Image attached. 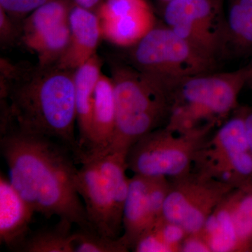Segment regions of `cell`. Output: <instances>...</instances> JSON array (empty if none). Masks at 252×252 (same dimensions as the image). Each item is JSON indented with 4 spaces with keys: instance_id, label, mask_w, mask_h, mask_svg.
I'll list each match as a JSON object with an SVG mask.
<instances>
[{
    "instance_id": "obj_6",
    "label": "cell",
    "mask_w": 252,
    "mask_h": 252,
    "mask_svg": "<svg viewBox=\"0 0 252 252\" xmlns=\"http://www.w3.org/2000/svg\"><path fill=\"white\" fill-rule=\"evenodd\" d=\"M132 65L167 85L186 78L212 72L213 59L171 28L154 27L131 51Z\"/></svg>"
},
{
    "instance_id": "obj_21",
    "label": "cell",
    "mask_w": 252,
    "mask_h": 252,
    "mask_svg": "<svg viewBox=\"0 0 252 252\" xmlns=\"http://www.w3.org/2000/svg\"><path fill=\"white\" fill-rule=\"evenodd\" d=\"M189 233L180 225L163 217L137 242L132 252H181Z\"/></svg>"
},
{
    "instance_id": "obj_7",
    "label": "cell",
    "mask_w": 252,
    "mask_h": 252,
    "mask_svg": "<svg viewBox=\"0 0 252 252\" xmlns=\"http://www.w3.org/2000/svg\"><path fill=\"white\" fill-rule=\"evenodd\" d=\"M213 129L176 132L165 126L149 132L126 155L127 170L136 175L175 180L193 170L195 157Z\"/></svg>"
},
{
    "instance_id": "obj_23",
    "label": "cell",
    "mask_w": 252,
    "mask_h": 252,
    "mask_svg": "<svg viewBox=\"0 0 252 252\" xmlns=\"http://www.w3.org/2000/svg\"><path fill=\"white\" fill-rule=\"evenodd\" d=\"M72 8L68 0H47L25 21L23 40L40 35L67 22Z\"/></svg>"
},
{
    "instance_id": "obj_16",
    "label": "cell",
    "mask_w": 252,
    "mask_h": 252,
    "mask_svg": "<svg viewBox=\"0 0 252 252\" xmlns=\"http://www.w3.org/2000/svg\"><path fill=\"white\" fill-rule=\"evenodd\" d=\"M102 35L119 46H133L155 27L151 8L111 21H100Z\"/></svg>"
},
{
    "instance_id": "obj_29",
    "label": "cell",
    "mask_w": 252,
    "mask_h": 252,
    "mask_svg": "<svg viewBox=\"0 0 252 252\" xmlns=\"http://www.w3.org/2000/svg\"><path fill=\"white\" fill-rule=\"evenodd\" d=\"M242 114L245 124L247 138L252 153V107L244 106L242 109Z\"/></svg>"
},
{
    "instance_id": "obj_10",
    "label": "cell",
    "mask_w": 252,
    "mask_h": 252,
    "mask_svg": "<svg viewBox=\"0 0 252 252\" xmlns=\"http://www.w3.org/2000/svg\"><path fill=\"white\" fill-rule=\"evenodd\" d=\"M167 27L216 59L227 46L223 0H172L163 11Z\"/></svg>"
},
{
    "instance_id": "obj_19",
    "label": "cell",
    "mask_w": 252,
    "mask_h": 252,
    "mask_svg": "<svg viewBox=\"0 0 252 252\" xmlns=\"http://www.w3.org/2000/svg\"><path fill=\"white\" fill-rule=\"evenodd\" d=\"M72 225L59 220L52 227L30 233L16 249L21 252H73Z\"/></svg>"
},
{
    "instance_id": "obj_24",
    "label": "cell",
    "mask_w": 252,
    "mask_h": 252,
    "mask_svg": "<svg viewBox=\"0 0 252 252\" xmlns=\"http://www.w3.org/2000/svg\"><path fill=\"white\" fill-rule=\"evenodd\" d=\"M73 252H128L120 238L104 236L89 228H78L72 235Z\"/></svg>"
},
{
    "instance_id": "obj_5",
    "label": "cell",
    "mask_w": 252,
    "mask_h": 252,
    "mask_svg": "<svg viewBox=\"0 0 252 252\" xmlns=\"http://www.w3.org/2000/svg\"><path fill=\"white\" fill-rule=\"evenodd\" d=\"M81 165L74 183L91 229L108 238H120L130 182L126 156L109 153Z\"/></svg>"
},
{
    "instance_id": "obj_9",
    "label": "cell",
    "mask_w": 252,
    "mask_h": 252,
    "mask_svg": "<svg viewBox=\"0 0 252 252\" xmlns=\"http://www.w3.org/2000/svg\"><path fill=\"white\" fill-rule=\"evenodd\" d=\"M234 189L192 170L170 180L163 217L180 225L189 234L200 233L217 205Z\"/></svg>"
},
{
    "instance_id": "obj_27",
    "label": "cell",
    "mask_w": 252,
    "mask_h": 252,
    "mask_svg": "<svg viewBox=\"0 0 252 252\" xmlns=\"http://www.w3.org/2000/svg\"><path fill=\"white\" fill-rule=\"evenodd\" d=\"M181 252H212L202 233H189L181 248Z\"/></svg>"
},
{
    "instance_id": "obj_3",
    "label": "cell",
    "mask_w": 252,
    "mask_h": 252,
    "mask_svg": "<svg viewBox=\"0 0 252 252\" xmlns=\"http://www.w3.org/2000/svg\"><path fill=\"white\" fill-rule=\"evenodd\" d=\"M247 78L245 67L199 74L170 84L165 127L182 133L219 127L239 107V95L247 86Z\"/></svg>"
},
{
    "instance_id": "obj_22",
    "label": "cell",
    "mask_w": 252,
    "mask_h": 252,
    "mask_svg": "<svg viewBox=\"0 0 252 252\" xmlns=\"http://www.w3.org/2000/svg\"><path fill=\"white\" fill-rule=\"evenodd\" d=\"M70 39L69 20L57 27L24 40L25 44L36 53L39 65L47 67L57 64L67 51Z\"/></svg>"
},
{
    "instance_id": "obj_4",
    "label": "cell",
    "mask_w": 252,
    "mask_h": 252,
    "mask_svg": "<svg viewBox=\"0 0 252 252\" xmlns=\"http://www.w3.org/2000/svg\"><path fill=\"white\" fill-rule=\"evenodd\" d=\"M111 69L116 125L107 154L118 153L126 157L137 141L166 125L170 112V94L165 84L132 65L114 64Z\"/></svg>"
},
{
    "instance_id": "obj_15",
    "label": "cell",
    "mask_w": 252,
    "mask_h": 252,
    "mask_svg": "<svg viewBox=\"0 0 252 252\" xmlns=\"http://www.w3.org/2000/svg\"><path fill=\"white\" fill-rule=\"evenodd\" d=\"M35 213L14 188L9 179L0 177V241L16 251L31 232Z\"/></svg>"
},
{
    "instance_id": "obj_25",
    "label": "cell",
    "mask_w": 252,
    "mask_h": 252,
    "mask_svg": "<svg viewBox=\"0 0 252 252\" xmlns=\"http://www.w3.org/2000/svg\"><path fill=\"white\" fill-rule=\"evenodd\" d=\"M150 8L146 0H107L98 11L100 21H111Z\"/></svg>"
},
{
    "instance_id": "obj_11",
    "label": "cell",
    "mask_w": 252,
    "mask_h": 252,
    "mask_svg": "<svg viewBox=\"0 0 252 252\" xmlns=\"http://www.w3.org/2000/svg\"><path fill=\"white\" fill-rule=\"evenodd\" d=\"M170 186L166 177L134 174L130 178L120 237L127 250L132 251L139 239L163 217Z\"/></svg>"
},
{
    "instance_id": "obj_28",
    "label": "cell",
    "mask_w": 252,
    "mask_h": 252,
    "mask_svg": "<svg viewBox=\"0 0 252 252\" xmlns=\"http://www.w3.org/2000/svg\"><path fill=\"white\" fill-rule=\"evenodd\" d=\"M16 31L9 14L0 7V39L3 44L11 43L14 39Z\"/></svg>"
},
{
    "instance_id": "obj_8",
    "label": "cell",
    "mask_w": 252,
    "mask_h": 252,
    "mask_svg": "<svg viewBox=\"0 0 252 252\" xmlns=\"http://www.w3.org/2000/svg\"><path fill=\"white\" fill-rule=\"evenodd\" d=\"M193 171L234 188L252 183V153L240 106L200 149Z\"/></svg>"
},
{
    "instance_id": "obj_1",
    "label": "cell",
    "mask_w": 252,
    "mask_h": 252,
    "mask_svg": "<svg viewBox=\"0 0 252 252\" xmlns=\"http://www.w3.org/2000/svg\"><path fill=\"white\" fill-rule=\"evenodd\" d=\"M0 150L9 182L35 213L91 229L74 183L77 162L69 149L12 129L1 135Z\"/></svg>"
},
{
    "instance_id": "obj_2",
    "label": "cell",
    "mask_w": 252,
    "mask_h": 252,
    "mask_svg": "<svg viewBox=\"0 0 252 252\" xmlns=\"http://www.w3.org/2000/svg\"><path fill=\"white\" fill-rule=\"evenodd\" d=\"M74 71L57 64L1 73V128L56 141L78 153ZM77 162V161H76Z\"/></svg>"
},
{
    "instance_id": "obj_17",
    "label": "cell",
    "mask_w": 252,
    "mask_h": 252,
    "mask_svg": "<svg viewBox=\"0 0 252 252\" xmlns=\"http://www.w3.org/2000/svg\"><path fill=\"white\" fill-rule=\"evenodd\" d=\"M238 252H252V183L235 188L225 196Z\"/></svg>"
},
{
    "instance_id": "obj_30",
    "label": "cell",
    "mask_w": 252,
    "mask_h": 252,
    "mask_svg": "<svg viewBox=\"0 0 252 252\" xmlns=\"http://www.w3.org/2000/svg\"><path fill=\"white\" fill-rule=\"evenodd\" d=\"M74 1L78 6L85 9H91L97 4L99 0H74Z\"/></svg>"
},
{
    "instance_id": "obj_20",
    "label": "cell",
    "mask_w": 252,
    "mask_h": 252,
    "mask_svg": "<svg viewBox=\"0 0 252 252\" xmlns=\"http://www.w3.org/2000/svg\"><path fill=\"white\" fill-rule=\"evenodd\" d=\"M200 233L212 252H238V239L224 199L208 217Z\"/></svg>"
},
{
    "instance_id": "obj_13",
    "label": "cell",
    "mask_w": 252,
    "mask_h": 252,
    "mask_svg": "<svg viewBox=\"0 0 252 252\" xmlns=\"http://www.w3.org/2000/svg\"><path fill=\"white\" fill-rule=\"evenodd\" d=\"M69 26V46L56 64L63 69L76 70L96 54L102 35L100 20L90 10L76 5L71 9Z\"/></svg>"
},
{
    "instance_id": "obj_31",
    "label": "cell",
    "mask_w": 252,
    "mask_h": 252,
    "mask_svg": "<svg viewBox=\"0 0 252 252\" xmlns=\"http://www.w3.org/2000/svg\"><path fill=\"white\" fill-rule=\"evenodd\" d=\"M247 69V86L252 89V57L248 65L245 66Z\"/></svg>"
},
{
    "instance_id": "obj_12",
    "label": "cell",
    "mask_w": 252,
    "mask_h": 252,
    "mask_svg": "<svg viewBox=\"0 0 252 252\" xmlns=\"http://www.w3.org/2000/svg\"><path fill=\"white\" fill-rule=\"evenodd\" d=\"M102 62L97 54L74 71L78 153L76 161L81 164L90 148L94 94L101 74Z\"/></svg>"
},
{
    "instance_id": "obj_26",
    "label": "cell",
    "mask_w": 252,
    "mask_h": 252,
    "mask_svg": "<svg viewBox=\"0 0 252 252\" xmlns=\"http://www.w3.org/2000/svg\"><path fill=\"white\" fill-rule=\"evenodd\" d=\"M47 0H0V7L11 16L21 17L32 12Z\"/></svg>"
},
{
    "instance_id": "obj_14",
    "label": "cell",
    "mask_w": 252,
    "mask_h": 252,
    "mask_svg": "<svg viewBox=\"0 0 252 252\" xmlns=\"http://www.w3.org/2000/svg\"><path fill=\"white\" fill-rule=\"evenodd\" d=\"M115 125L114 85L112 79L102 74L94 90L90 148L81 165L108 153L114 139Z\"/></svg>"
},
{
    "instance_id": "obj_18",
    "label": "cell",
    "mask_w": 252,
    "mask_h": 252,
    "mask_svg": "<svg viewBox=\"0 0 252 252\" xmlns=\"http://www.w3.org/2000/svg\"><path fill=\"white\" fill-rule=\"evenodd\" d=\"M226 23L227 44L238 53L252 50V0H228Z\"/></svg>"
},
{
    "instance_id": "obj_32",
    "label": "cell",
    "mask_w": 252,
    "mask_h": 252,
    "mask_svg": "<svg viewBox=\"0 0 252 252\" xmlns=\"http://www.w3.org/2000/svg\"><path fill=\"white\" fill-rule=\"evenodd\" d=\"M162 1H166V2H167V1H172V0H162Z\"/></svg>"
}]
</instances>
